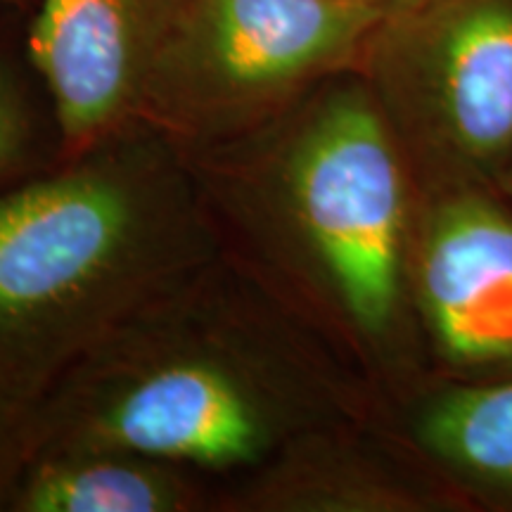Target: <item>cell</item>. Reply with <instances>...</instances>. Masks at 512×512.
<instances>
[{
	"label": "cell",
	"instance_id": "1",
	"mask_svg": "<svg viewBox=\"0 0 512 512\" xmlns=\"http://www.w3.org/2000/svg\"><path fill=\"white\" fill-rule=\"evenodd\" d=\"M328 406L306 320L221 249L55 382L36 453L124 448L223 482L318 430Z\"/></svg>",
	"mask_w": 512,
	"mask_h": 512
},
{
	"label": "cell",
	"instance_id": "2",
	"mask_svg": "<svg viewBox=\"0 0 512 512\" xmlns=\"http://www.w3.org/2000/svg\"><path fill=\"white\" fill-rule=\"evenodd\" d=\"M219 245L304 320L380 347L401 318L406 171L373 88L330 83L266 126L181 150Z\"/></svg>",
	"mask_w": 512,
	"mask_h": 512
},
{
	"label": "cell",
	"instance_id": "3",
	"mask_svg": "<svg viewBox=\"0 0 512 512\" xmlns=\"http://www.w3.org/2000/svg\"><path fill=\"white\" fill-rule=\"evenodd\" d=\"M216 252L181 147L145 124L0 195V396L41 401Z\"/></svg>",
	"mask_w": 512,
	"mask_h": 512
},
{
	"label": "cell",
	"instance_id": "4",
	"mask_svg": "<svg viewBox=\"0 0 512 512\" xmlns=\"http://www.w3.org/2000/svg\"><path fill=\"white\" fill-rule=\"evenodd\" d=\"M382 22L358 0H190L152 64L138 124L181 150L247 136L366 53Z\"/></svg>",
	"mask_w": 512,
	"mask_h": 512
},
{
	"label": "cell",
	"instance_id": "5",
	"mask_svg": "<svg viewBox=\"0 0 512 512\" xmlns=\"http://www.w3.org/2000/svg\"><path fill=\"white\" fill-rule=\"evenodd\" d=\"M366 53L387 100L418 105L460 150L512 143V0H430L384 19Z\"/></svg>",
	"mask_w": 512,
	"mask_h": 512
},
{
	"label": "cell",
	"instance_id": "6",
	"mask_svg": "<svg viewBox=\"0 0 512 512\" xmlns=\"http://www.w3.org/2000/svg\"><path fill=\"white\" fill-rule=\"evenodd\" d=\"M190 0H38L29 57L46 86L60 159L138 124L159 50Z\"/></svg>",
	"mask_w": 512,
	"mask_h": 512
},
{
	"label": "cell",
	"instance_id": "7",
	"mask_svg": "<svg viewBox=\"0 0 512 512\" xmlns=\"http://www.w3.org/2000/svg\"><path fill=\"white\" fill-rule=\"evenodd\" d=\"M418 292L448 358H512V223L467 200L434 211L420 247Z\"/></svg>",
	"mask_w": 512,
	"mask_h": 512
},
{
	"label": "cell",
	"instance_id": "8",
	"mask_svg": "<svg viewBox=\"0 0 512 512\" xmlns=\"http://www.w3.org/2000/svg\"><path fill=\"white\" fill-rule=\"evenodd\" d=\"M214 477L174 460L124 448L36 453L10 512H209Z\"/></svg>",
	"mask_w": 512,
	"mask_h": 512
},
{
	"label": "cell",
	"instance_id": "9",
	"mask_svg": "<svg viewBox=\"0 0 512 512\" xmlns=\"http://www.w3.org/2000/svg\"><path fill=\"white\" fill-rule=\"evenodd\" d=\"M415 432L446 463L512 484V382L441 396Z\"/></svg>",
	"mask_w": 512,
	"mask_h": 512
},
{
	"label": "cell",
	"instance_id": "10",
	"mask_svg": "<svg viewBox=\"0 0 512 512\" xmlns=\"http://www.w3.org/2000/svg\"><path fill=\"white\" fill-rule=\"evenodd\" d=\"M38 401L0 396V510H10L19 479L38 451Z\"/></svg>",
	"mask_w": 512,
	"mask_h": 512
},
{
	"label": "cell",
	"instance_id": "11",
	"mask_svg": "<svg viewBox=\"0 0 512 512\" xmlns=\"http://www.w3.org/2000/svg\"><path fill=\"white\" fill-rule=\"evenodd\" d=\"M36 119L22 88L0 67V181L24 169L36 150Z\"/></svg>",
	"mask_w": 512,
	"mask_h": 512
},
{
	"label": "cell",
	"instance_id": "12",
	"mask_svg": "<svg viewBox=\"0 0 512 512\" xmlns=\"http://www.w3.org/2000/svg\"><path fill=\"white\" fill-rule=\"evenodd\" d=\"M358 3H363L366 8L375 10L377 15L389 19V17L403 15V12H411L415 8H420V5L430 3V0H358Z\"/></svg>",
	"mask_w": 512,
	"mask_h": 512
},
{
	"label": "cell",
	"instance_id": "13",
	"mask_svg": "<svg viewBox=\"0 0 512 512\" xmlns=\"http://www.w3.org/2000/svg\"><path fill=\"white\" fill-rule=\"evenodd\" d=\"M0 3H10V0H0Z\"/></svg>",
	"mask_w": 512,
	"mask_h": 512
}]
</instances>
